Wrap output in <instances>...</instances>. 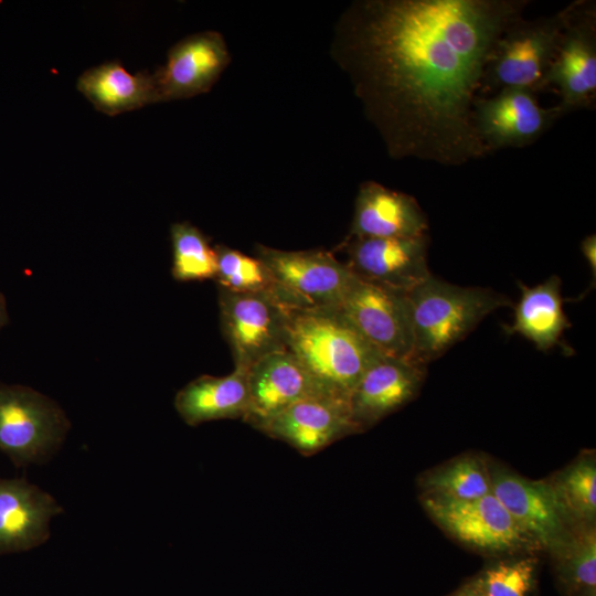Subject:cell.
Masks as SVG:
<instances>
[{
    "mask_svg": "<svg viewBox=\"0 0 596 596\" xmlns=\"http://www.w3.org/2000/svg\"><path fill=\"white\" fill-rule=\"evenodd\" d=\"M255 256L270 270L275 296L287 308H339L354 277L327 251H283L257 244Z\"/></svg>",
    "mask_w": 596,
    "mask_h": 596,
    "instance_id": "cell-5",
    "label": "cell"
},
{
    "mask_svg": "<svg viewBox=\"0 0 596 596\" xmlns=\"http://www.w3.org/2000/svg\"><path fill=\"white\" fill-rule=\"evenodd\" d=\"M8 322V311L6 300L2 294H0V329Z\"/></svg>",
    "mask_w": 596,
    "mask_h": 596,
    "instance_id": "cell-31",
    "label": "cell"
},
{
    "mask_svg": "<svg viewBox=\"0 0 596 596\" xmlns=\"http://www.w3.org/2000/svg\"><path fill=\"white\" fill-rule=\"evenodd\" d=\"M428 235L416 237H360L348 235L339 245L343 262L358 278L406 294L432 274L427 265Z\"/></svg>",
    "mask_w": 596,
    "mask_h": 596,
    "instance_id": "cell-11",
    "label": "cell"
},
{
    "mask_svg": "<svg viewBox=\"0 0 596 596\" xmlns=\"http://www.w3.org/2000/svg\"><path fill=\"white\" fill-rule=\"evenodd\" d=\"M564 24L563 9L531 20L522 17L509 25L492 47L479 96L504 88H522L535 94L546 89Z\"/></svg>",
    "mask_w": 596,
    "mask_h": 596,
    "instance_id": "cell-4",
    "label": "cell"
},
{
    "mask_svg": "<svg viewBox=\"0 0 596 596\" xmlns=\"http://www.w3.org/2000/svg\"><path fill=\"white\" fill-rule=\"evenodd\" d=\"M174 407L190 426L216 419L244 418L248 407L247 371L225 376L201 375L175 395Z\"/></svg>",
    "mask_w": 596,
    "mask_h": 596,
    "instance_id": "cell-21",
    "label": "cell"
},
{
    "mask_svg": "<svg viewBox=\"0 0 596 596\" xmlns=\"http://www.w3.org/2000/svg\"><path fill=\"white\" fill-rule=\"evenodd\" d=\"M581 251L589 265L590 272L593 273V277L595 280V276H596V235L595 234H590L582 241Z\"/></svg>",
    "mask_w": 596,
    "mask_h": 596,
    "instance_id": "cell-29",
    "label": "cell"
},
{
    "mask_svg": "<svg viewBox=\"0 0 596 596\" xmlns=\"http://www.w3.org/2000/svg\"><path fill=\"white\" fill-rule=\"evenodd\" d=\"M61 512L53 497L25 479L0 478V554L44 543L51 518Z\"/></svg>",
    "mask_w": 596,
    "mask_h": 596,
    "instance_id": "cell-18",
    "label": "cell"
},
{
    "mask_svg": "<svg viewBox=\"0 0 596 596\" xmlns=\"http://www.w3.org/2000/svg\"><path fill=\"white\" fill-rule=\"evenodd\" d=\"M219 307L235 368L247 371L263 358L287 350L288 308L272 294L219 288Z\"/></svg>",
    "mask_w": 596,
    "mask_h": 596,
    "instance_id": "cell-8",
    "label": "cell"
},
{
    "mask_svg": "<svg viewBox=\"0 0 596 596\" xmlns=\"http://www.w3.org/2000/svg\"><path fill=\"white\" fill-rule=\"evenodd\" d=\"M70 422L45 395L0 383V450L18 466L41 462L63 441Z\"/></svg>",
    "mask_w": 596,
    "mask_h": 596,
    "instance_id": "cell-6",
    "label": "cell"
},
{
    "mask_svg": "<svg viewBox=\"0 0 596 596\" xmlns=\"http://www.w3.org/2000/svg\"><path fill=\"white\" fill-rule=\"evenodd\" d=\"M423 504L440 528L475 549L507 552L533 544L492 492L468 501L425 496Z\"/></svg>",
    "mask_w": 596,
    "mask_h": 596,
    "instance_id": "cell-12",
    "label": "cell"
},
{
    "mask_svg": "<svg viewBox=\"0 0 596 596\" xmlns=\"http://www.w3.org/2000/svg\"><path fill=\"white\" fill-rule=\"evenodd\" d=\"M339 309L380 353L416 363L405 294L354 276Z\"/></svg>",
    "mask_w": 596,
    "mask_h": 596,
    "instance_id": "cell-10",
    "label": "cell"
},
{
    "mask_svg": "<svg viewBox=\"0 0 596 596\" xmlns=\"http://www.w3.org/2000/svg\"><path fill=\"white\" fill-rule=\"evenodd\" d=\"M565 24L546 78L555 87L563 116L596 103V6L578 0L564 8Z\"/></svg>",
    "mask_w": 596,
    "mask_h": 596,
    "instance_id": "cell-7",
    "label": "cell"
},
{
    "mask_svg": "<svg viewBox=\"0 0 596 596\" xmlns=\"http://www.w3.org/2000/svg\"><path fill=\"white\" fill-rule=\"evenodd\" d=\"M215 281L219 288L233 292H266L275 296L276 284L268 267L256 256L219 244ZM276 297V296H275Z\"/></svg>",
    "mask_w": 596,
    "mask_h": 596,
    "instance_id": "cell-27",
    "label": "cell"
},
{
    "mask_svg": "<svg viewBox=\"0 0 596 596\" xmlns=\"http://www.w3.org/2000/svg\"><path fill=\"white\" fill-rule=\"evenodd\" d=\"M172 276L180 281L215 279L216 255L206 236L189 222L170 227Z\"/></svg>",
    "mask_w": 596,
    "mask_h": 596,
    "instance_id": "cell-26",
    "label": "cell"
},
{
    "mask_svg": "<svg viewBox=\"0 0 596 596\" xmlns=\"http://www.w3.org/2000/svg\"><path fill=\"white\" fill-rule=\"evenodd\" d=\"M550 485L570 525L595 523L596 465L594 457L577 459Z\"/></svg>",
    "mask_w": 596,
    "mask_h": 596,
    "instance_id": "cell-24",
    "label": "cell"
},
{
    "mask_svg": "<svg viewBox=\"0 0 596 596\" xmlns=\"http://www.w3.org/2000/svg\"><path fill=\"white\" fill-rule=\"evenodd\" d=\"M425 366L382 355L363 373L349 396V407L359 432L374 425L409 402L418 392Z\"/></svg>",
    "mask_w": 596,
    "mask_h": 596,
    "instance_id": "cell-17",
    "label": "cell"
},
{
    "mask_svg": "<svg viewBox=\"0 0 596 596\" xmlns=\"http://www.w3.org/2000/svg\"><path fill=\"white\" fill-rule=\"evenodd\" d=\"M257 430L280 440L302 456H312L334 441L359 433L352 421L349 401L319 396L300 401L284 409Z\"/></svg>",
    "mask_w": 596,
    "mask_h": 596,
    "instance_id": "cell-16",
    "label": "cell"
},
{
    "mask_svg": "<svg viewBox=\"0 0 596 596\" xmlns=\"http://www.w3.org/2000/svg\"><path fill=\"white\" fill-rule=\"evenodd\" d=\"M453 596H483L480 590L476 587V585L472 583L465 588L460 589Z\"/></svg>",
    "mask_w": 596,
    "mask_h": 596,
    "instance_id": "cell-30",
    "label": "cell"
},
{
    "mask_svg": "<svg viewBox=\"0 0 596 596\" xmlns=\"http://www.w3.org/2000/svg\"><path fill=\"white\" fill-rule=\"evenodd\" d=\"M421 486L426 496L468 501L491 492L489 469L477 457L458 458L429 473Z\"/></svg>",
    "mask_w": 596,
    "mask_h": 596,
    "instance_id": "cell-25",
    "label": "cell"
},
{
    "mask_svg": "<svg viewBox=\"0 0 596 596\" xmlns=\"http://www.w3.org/2000/svg\"><path fill=\"white\" fill-rule=\"evenodd\" d=\"M247 385L248 407L243 421L255 429L300 401L337 397L288 350L269 354L252 365L247 370Z\"/></svg>",
    "mask_w": 596,
    "mask_h": 596,
    "instance_id": "cell-13",
    "label": "cell"
},
{
    "mask_svg": "<svg viewBox=\"0 0 596 596\" xmlns=\"http://www.w3.org/2000/svg\"><path fill=\"white\" fill-rule=\"evenodd\" d=\"M428 221L415 198L374 181L361 183L350 236L416 237L427 235Z\"/></svg>",
    "mask_w": 596,
    "mask_h": 596,
    "instance_id": "cell-19",
    "label": "cell"
},
{
    "mask_svg": "<svg viewBox=\"0 0 596 596\" xmlns=\"http://www.w3.org/2000/svg\"><path fill=\"white\" fill-rule=\"evenodd\" d=\"M528 0H359L332 56L394 159L459 167L488 156L472 121L497 40Z\"/></svg>",
    "mask_w": 596,
    "mask_h": 596,
    "instance_id": "cell-1",
    "label": "cell"
},
{
    "mask_svg": "<svg viewBox=\"0 0 596 596\" xmlns=\"http://www.w3.org/2000/svg\"><path fill=\"white\" fill-rule=\"evenodd\" d=\"M230 62L226 42L216 31L180 40L169 50L164 66L153 73L160 103L207 93Z\"/></svg>",
    "mask_w": 596,
    "mask_h": 596,
    "instance_id": "cell-15",
    "label": "cell"
},
{
    "mask_svg": "<svg viewBox=\"0 0 596 596\" xmlns=\"http://www.w3.org/2000/svg\"><path fill=\"white\" fill-rule=\"evenodd\" d=\"M286 347L332 395L348 401L383 355L339 308H288Z\"/></svg>",
    "mask_w": 596,
    "mask_h": 596,
    "instance_id": "cell-2",
    "label": "cell"
},
{
    "mask_svg": "<svg viewBox=\"0 0 596 596\" xmlns=\"http://www.w3.org/2000/svg\"><path fill=\"white\" fill-rule=\"evenodd\" d=\"M414 340V361L425 366L511 300L492 289L462 287L430 275L405 294Z\"/></svg>",
    "mask_w": 596,
    "mask_h": 596,
    "instance_id": "cell-3",
    "label": "cell"
},
{
    "mask_svg": "<svg viewBox=\"0 0 596 596\" xmlns=\"http://www.w3.org/2000/svg\"><path fill=\"white\" fill-rule=\"evenodd\" d=\"M560 118L556 105L542 107L535 93L522 88L478 96L472 108L473 127L488 155L534 143Z\"/></svg>",
    "mask_w": 596,
    "mask_h": 596,
    "instance_id": "cell-9",
    "label": "cell"
},
{
    "mask_svg": "<svg viewBox=\"0 0 596 596\" xmlns=\"http://www.w3.org/2000/svg\"><path fill=\"white\" fill-rule=\"evenodd\" d=\"M535 564L533 558L499 563L473 584L483 596H528L534 582Z\"/></svg>",
    "mask_w": 596,
    "mask_h": 596,
    "instance_id": "cell-28",
    "label": "cell"
},
{
    "mask_svg": "<svg viewBox=\"0 0 596 596\" xmlns=\"http://www.w3.org/2000/svg\"><path fill=\"white\" fill-rule=\"evenodd\" d=\"M77 89L100 113L116 116L160 103L155 74H131L115 60L86 70L76 82Z\"/></svg>",
    "mask_w": 596,
    "mask_h": 596,
    "instance_id": "cell-20",
    "label": "cell"
},
{
    "mask_svg": "<svg viewBox=\"0 0 596 596\" xmlns=\"http://www.w3.org/2000/svg\"><path fill=\"white\" fill-rule=\"evenodd\" d=\"M491 492L529 540L551 552L566 533V522L550 482L531 481L502 468L489 469Z\"/></svg>",
    "mask_w": 596,
    "mask_h": 596,
    "instance_id": "cell-14",
    "label": "cell"
},
{
    "mask_svg": "<svg viewBox=\"0 0 596 596\" xmlns=\"http://www.w3.org/2000/svg\"><path fill=\"white\" fill-rule=\"evenodd\" d=\"M519 285L521 297L514 306L512 324L504 326L505 333H519L540 351H549L571 326L563 310L561 279L554 275L534 287Z\"/></svg>",
    "mask_w": 596,
    "mask_h": 596,
    "instance_id": "cell-22",
    "label": "cell"
},
{
    "mask_svg": "<svg viewBox=\"0 0 596 596\" xmlns=\"http://www.w3.org/2000/svg\"><path fill=\"white\" fill-rule=\"evenodd\" d=\"M560 579L572 596L596 594V531L594 523L571 525L552 551Z\"/></svg>",
    "mask_w": 596,
    "mask_h": 596,
    "instance_id": "cell-23",
    "label": "cell"
}]
</instances>
